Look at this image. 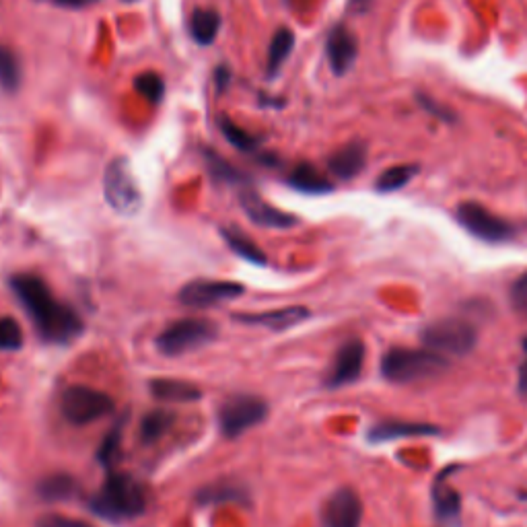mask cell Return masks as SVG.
Here are the masks:
<instances>
[{"label": "cell", "mask_w": 527, "mask_h": 527, "mask_svg": "<svg viewBox=\"0 0 527 527\" xmlns=\"http://www.w3.org/2000/svg\"><path fill=\"white\" fill-rule=\"evenodd\" d=\"M9 285L23 311L29 315L40 340L48 344H68L83 334L85 324L81 315L56 299L40 276L27 272L15 274Z\"/></svg>", "instance_id": "6da1fadb"}, {"label": "cell", "mask_w": 527, "mask_h": 527, "mask_svg": "<svg viewBox=\"0 0 527 527\" xmlns=\"http://www.w3.org/2000/svg\"><path fill=\"white\" fill-rule=\"evenodd\" d=\"M89 507L95 515L110 521L136 519L149 507L147 486L132 474L110 470L101 488L91 497Z\"/></svg>", "instance_id": "7a4b0ae2"}, {"label": "cell", "mask_w": 527, "mask_h": 527, "mask_svg": "<svg viewBox=\"0 0 527 527\" xmlns=\"http://www.w3.org/2000/svg\"><path fill=\"white\" fill-rule=\"evenodd\" d=\"M449 367L447 359L429 348H390L381 359V375L392 383H416L433 379Z\"/></svg>", "instance_id": "3957f363"}, {"label": "cell", "mask_w": 527, "mask_h": 527, "mask_svg": "<svg viewBox=\"0 0 527 527\" xmlns=\"http://www.w3.org/2000/svg\"><path fill=\"white\" fill-rule=\"evenodd\" d=\"M219 336L215 322L204 318H186L169 324L155 340V346L163 357H182L198 350Z\"/></svg>", "instance_id": "277c9868"}, {"label": "cell", "mask_w": 527, "mask_h": 527, "mask_svg": "<svg viewBox=\"0 0 527 527\" xmlns=\"http://www.w3.org/2000/svg\"><path fill=\"white\" fill-rule=\"evenodd\" d=\"M420 340L433 353L462 357L468 355L476 344V328L460 318L437 320L420 332Z\"/></svg>", "instance_id": "5b68a950"}, {"label": "cell", "mask_w": 527, "mask_h": 527, "mask_svg": "<svg viewBox=\"0 0 527 527\" xmlns=\"http://www.w3.org/2000/svg\"><path fill=\"white\" fill-rule=\"evenodd\" d=\"M60 412L70 425L85 427L114 412V400L87 385H70L60 398Z\"/></svg>", "instance_id": "8992f818"}, {"label": "cell", "mask_w": 527, "mask_h": 527, "mask_svg": "<svg viewBox=\"0 0 527 527\" xmlns=\"http://www.w3.org/2000/svg\"><path fill=\"white\" fill-rule=\"evenodd\" d=\"M268 416V404L254 394H237L227 398L219 408V429L227 439H237L264 423Z\"/></svg>", "instance_id": "52a82bcc"}, {"label": "cell", "mask_w": 527, "mask_h": 527, "mask_svg": "<svg viewBox=\"0 0 527 527\" xmlns=\"http://www.w3.org/2000/svg\"><path fill=\"white\" fill-rule=\"evenodd\" d=\"M103 194L108 204L120 215H134L143 204V194L136 184L130 161L124 157L114 159L103 178Z\"/></svg>", "instance_id": "ba28073f"}, {"label": "cell", "mask_w": 527, "mask_h": 527, "mask_svg": "<svg viewBox=\"0 0 527 527\" xmlns=\"http://www.w3.org/2000/svg\"><path fill=\"white\" fill-rule=\"evenodd\" d=\"M245 293V287L241 283H233V280H192V283L184 285L178 299L192 309H204V307H215L219 303L235 301Z\"/></svg>", "instance_id": "9c48e42d"}, {"label": "cell", "mask_w": 527, "mask_h": 527, "mask_svg": "<svg viewBox=\"0 0 527 527\" xmlns=\"http://www.w3.org/2000/svg\"><path fill=\"white\" fill-rule=\"evenodd\" d=\"M458 221L482 241L501 243L513 237V227L505 219L493 215L488 208L476 202H464L458 206Z\"/></svg>", "instance_id": "30bf717a"}, {"label": "cell", "mask_w": 527, "mask_h": 527, "mask_svg": "<svg viewBox=\"0 0 527 527\" xmlns=\"http://www.w3.org/2000/svg\"><path fill=\"white\" fill-rule=\"evenodd\" d=\"M365 365V344L359 338L346 340L334 355V361L326 375V385L332 390L344 388V385L355 383Z\"/></svg>", "instance_id": "8fae6325"}, {"label": "cell", "mask_w": 527, "mask_h": 527, "mask_svg": "<svg viewBox=\"0 0 527 527\" xmlns=\"http://www.w3.org/2000/svg\"><path fill=\"white\" fill-rule=\"evenodd\" d=\"M363 503L353 488H338L324 503L322 527H361Z\"/></svg>", "instance_id": "7c38bea8"}, {"label": "cell", "mask_w": 527, "mask_h": 527, "mask_svg": "<svg viewBox=\"0 0 527 527\" xmlns=\"http://www.w3.org/2000/svg\"><path fill=\"white\" fill-rule=\"evenodd\" d=\"M239 204L243 208V213L248 215V219L258 227L291 229L299 223L297 217H293L291 213H285V210L268 204L256 190H241Z\"/></svg>", "instance_id": "4fadbf2b"}, {"label": "cell", "mask_w": 527, "mask_h": 527, "mask_svg": "<svg viewBox=\"0 0 527 527\" xmlns=\"http://www.w3.org/2000/svg\"><path fill=\"white\" fill-rule=\"evenodd\" d=\"M311 315V311L303 305H291L283 309H272L262 313H233V320L245 326H260L274 332L291 330L299 324H303Z\"/></svg>", "instance_id": "5bb4252c"}, {"label": "cell", "mask_w": 527, "mask_h": 527, "mask_svg": "<svg viewBox=\"0 0 527 527\" xmlns=\"http://www.w3.org/2000/svg\"><path fill=\"white\" fill-rule=\"evenodd\" d=\"M326 56L334 75H346L359 56V44L353 31L344 25L332 27L326 40Z\"/></svg>", "instance_id": "9a60e30c"}, {"label": "cell", "mask_w": 527, "mask_h": 527, "mask_svg": "<svg viewBox=\"0 0 527 527\" xmlns=\"http://www.w3.org/2000/svg\"><path fill=\"white\" fill-rule=\"evenodd\" d=\"M367 163V149L361 143H350L338 149L330 159L328 167L338 180H353L363 171Z\"/></svg>", "instance_id": "2e32d148"}, {"label": "cell", "mask_w": 527, "mask_h": 527, "mask_svg": "<svg viewBox=\"0 0 527 527\" xmlns=\"http://www.w3.org/2000/svg\"><path fill=\"white\" fill-rule=\"evenodd\" d=\"M439 429L427 423H404V420H390V423H379L369 431L371 443H388L394 439H408V437H427L437 435Z\"/></svg>", "instance_id": "e0dca14e"}, {"label": "cell", "mask_w": 527, "mask_h": 527, "mask_svg": "<svg viewBox=\"0 0 527 527\" xmlns=\"http://www.w3.org/2000/svg\"><path fill=\"white\" fill-rule=\"evenodd\" d=\"M151 394L161 402H196L202 398L198 385L184 381V379H153L149 383Z\"/></svg>", "instance_id": "ac0fdd59"}, {"label": "cell", "mask_w": 527, "mask_h": 527, "mask_svg": "<svg viewBox=\"0 0 527 527\" xmlns=\"http://www.w3.org/2000/svg\"><path fill=\"white\" fill-rule=\"evenodd\" d=\"M449 472L441 474L433 486V503L435 513L443 523H458L462 513V499L455 493V488L447 482Z\"/></svg>", "instance_id": "d6986e66"}, {"label": "cell", "mask_w": 527, "mask_h": 527, "mask_svg": "<svg viewBox=\"0 0 527 527\" xmlns=\"http://www.w3.org/2000/svg\"><path fill=\"white\" fill-rule=\"evenodd\" d=\"M289 186L303 194H328L334 188L330 180L309 163H301L289 173Z\"/></svg>", "instance_id": "ffe728a7"}, {"label": "cell", "mask_w": 527, "mask_h": 527, "mask_svg": "<svg viewBox=\"0 0 527 527\" xmlns=\"http://www.w3.org/2000/svg\"><path fill=\"white\" fill-rule=\"evenodd\" d=\"M221 237L227 241L229 250H231L235 256H239L241 260L250 262V264H254V266H266V264H268L266 254H264V252L258 248V245H256L248 235H245V233H241V231H237V229H231V227H223V229H221Z\"/></svg>", "instance_id": "44dd1931"}, {"label": "cell", "mask_w": 527, "mask_h": 527, "mask_svg": "<svg viewBox=\"0 0 527 527\" xmlns=\"http://www.w3.org/2000/svg\"><path fill=\"white\" fill-rule=\"evenodd\" d=\"M221 17L213 9H196L190 17V35L196 44L210 46L219 35Z\"/></svg>", "instance_id": "7402d4cb"}, {"label": "cell", "mask_w": 527, "mask_h": 527, "mask_svg": "<svg viewBox=\"0 0 527 527\" xmlns=\"http://www.w3.org/2000/svg\"><path fill=\"white\" fill-rule=\"evenodd\" d=\"M295 48V33L289 29V27H280L274 38L270 42V48H268V60H266V68H268V77H276L278 70L283 68L285 60L291 56Z\"/></svg>", "instance_id": "603a6c76"}, {"label": "cell", "mask_w": 527, "mask_h": 527, "mask_svg": "<svg viewBox=\"0 0 527 527\" xmlns=\"http://www.w3.org/2000/svg\"><path fill=\"white\" fill-rule=\"evenodd\" d=\"M200 505H223V503H245L248 495L237 484L223 482V484H208L196 495Z\"/></svg>", "instance_id": "cb8c5ba5"}, {"label": "cell", "mask_w": 527, "mask_h": 527, "mask_svg": "<svg viewBox=\"0 0 527 527\" xmlns=\"http://www.w3.org/2000/svg\"><path fill=\"white\" fill-rule=\"evenodd\" d=\"M173 423H175L173 412L163 410V408L151 410L149 414L143 416V423H140V441H143L145 445L159 441L163 435H167Z\"/></svg>", "instance_id": "d4e9b609"}, {"label": "cell", "mask_w": 527, "mask_h": 527, "mask_svg": "<svg viewBox=\"0 0 527 527\" xmlns=\"http://www.w3.org/2000/svg\"><path fill=\"white\" fill-rule=\"evenodd\" d=\"M77 490V482L73 476L68 474H52L48 478H44L40 484H38V493L44 501H50V503H56V501H66L75 495Z\"/></svg>", "instance_id": "484cf974"}, {"label": "cell", "mask_w": 527, "mask_h": 527, "mask_svg": "<svg viewBox=\"0 0 527 527\" xmlns=\"http://www.w3.org/2000/svg\"><path fill=\"white\" fill-rule=\"evenodd\" d=\"M21 85V64L13 50L0 44V87L5 91H17Z\"/></svg>", "instance_id": "4316f807"}, {"label": "cell", "mask_w": 527, "mask_h": 527, "mask_svg": "<svg viewBox=\"0 0 527 527\" xmlns=\"http://www.w3.org/2000/svg\"><path fill=\"white\" fill-rule=\"evenodd\" d=\"M416 167L414 165H396V167H390L385 169L379 180H377V190L381 192H396L400 188H404L414 175H416Z\"/></svg>", "instance_id": "83f0119b"}, {"label": "cell", "mask_w": 527, "mask_h": 527, "mask_svg": "<svg viewBox=\"0 0 527 527\" xmlns=\"http://www.w3.org/2000/svg\"><path fill=\"white\" fill-rule=\"evenodd\" d=\"M122 418L118 420V423L105 433V439L101 441L99 449H97V460L108 468L112 470L114 462L118 460V453H120V443H122Z\"/></svg>", "instance_id": "f1b7e54d"}, {"label": "cell", "mask_w": 527, "mask_h": 527, "mask_svg": "<svg viewBox=\"0 0 527 527\" xmlns=\"http://www.w3.org/2000/svg\"><path fill=\"white\" fill-rule=\"evenodd\" d=\"M221 130H223L225 138L229 140V143H231L235 149L245 151V153L258 149V145L262 143V140H260L258 136L248 134L243 128H239L237 124H233L229 118H223V120H221Z\"/></svg>", "instance_id": "f546056e"}, {"label": "cell", "mask_w": 527, "mask_h": 527, "mask_svg": "<svg viewBox=\"0 0 527 527\" xmlns=\"http://www.w3.org/2000/svg\"><path fill=\"white\" fill-rule=\"evenodd\" d=\"M23 330L17 320L13 318H0V350L3 353H15L23 348Z\"/></svg>", "instance_id": "4dcf8cb0"}, {"label": "cell", "mask_w": 527, "mask_h": 527, "mask_svg": "<svg viewBox=\"0 0 527 527\" xmlns=\"http://www.w3.org/2000/svg\"><path fill=\"white\" fill-rule=\"evenodd\" d=\"M136 91L151 103H159L165 95V83L157 73H143L136 77Z\"/></svg>", "instance_id": "1f68e13d"}, {"label": "cell", "mask_w": 527, "mask_h": 527, "mask_svg": "<svg viewBox=\"0 0 527 527\" xmlns=\"http://www.w3.org/2000/svg\"><path fill=\"white\" fill-rule=\"evenodd\" d=\"M206 159H208V167H210V171H213L215 178L229 182V184H237L243 180V175L237 169H233L227 161H223L219 155L206 151Z\"/></svg>", "instance_id": "d6a6232c"}, {"label": "cell", "mask_w": 527, "mask_h": 527, "mask_svg": "<svg viewBox=\"0 0 527 527\" xmlns=\"http://www.w3.org/2000/svg\"><path fill=\"white\" fill-rule=\"evenodd\" d=\"M511 305L519 315L527 318V272L521 274L511 287Z\"/></svg>", "instance_id": "836d02e7"}, {"label": "cell", "mask_w": 527, "mask_h": 527, "mask_svg": "<svg viewBox=\"0 0 527 527\" xmlns=\"http://www.w3.org/2000/svg\"><path fill=\"white\" fill-rule=\"evenodd\" d=\"M35 527H95V525L87 523L83 519L66 517V515H46V517L38 519Z\"/></svg>", "instance_id": "e575fe53"}, {"label": "cell", "mask_w": 527, "mask_h": 527, "mask_svg": "<svg viewBox=\"0 0 527 527\" xmlns=\"http://www.w3.org/2000/svg\"><path fill=\"white\" fill-rule=\"evenodd\" d=\"M42 3H52L62 9H83V7L99 3V0H42Z\"/></svg>", "instance_id": "d590c367"}, {"label": "cell", "mask_w": 527, "mask_h": 527, "mask_svg": "<svg viewBox=\"0 0 527 527\" xmlns=\"http://www.w3.org/2000/svg\"><path fill=\"white\" fill-rule=\"evenodd\" d=\"M519 392L527 396V361L519 367Z\"/></svg>", "instance_id": "8d00e7d4"}, {"label": "cell", "mask_w": 527, "mask_h": 527, "mask_svg": "<svg viewBox=\"0 0 527 527\" xmlns=\"http://www.w3.org/2000/svg\"><path fill=\"white\" fill-rule=\"evenodd\" d=\"M227 81H229V70L223 66L217 70V83L219 87H227Z\"/></svg>", "instance_id": "74e56055"}, {"label": "cell", "mask_w": 527, "mask_h": 527, "mask_svg": "<svg viewBox=\"0 0 527 527\" xmlns=\"http://www.w3.org/2000/svg\"><path fill=\"white\" fill-rule=\"evenodd\" d=\"M523 350L527 353V336H525V340H523Z\"/></svg>", "instance_id": "f35d334b"}, {"label": "cell", "mask_w": 527, "mask_h": 527, "mask_svg": "<svg viewBox=\"0 0 527 527\" xmlns=\"http://www.w3.org/2000/svg\"><path fill=\"white\" fill-rule=\"evenodd\" d=\"M124 3H136V0H124Z\"/></svg>", "instance_id": "ab89813d"}, {"label": "cell", "mask_w": 527, "mask_h": 527, "mask_svg": "<svg viewBox=\"0 0 527 527\" xmlns=\"http://www.w3.org/2000/svg\"><path fill=\"white\" fill-rule=\"evenodd\" d=\"M521 497H523V499H527V493H523V495H521Z\"/></svg>", "instance_id": "60d3db41"}]
</instances>
